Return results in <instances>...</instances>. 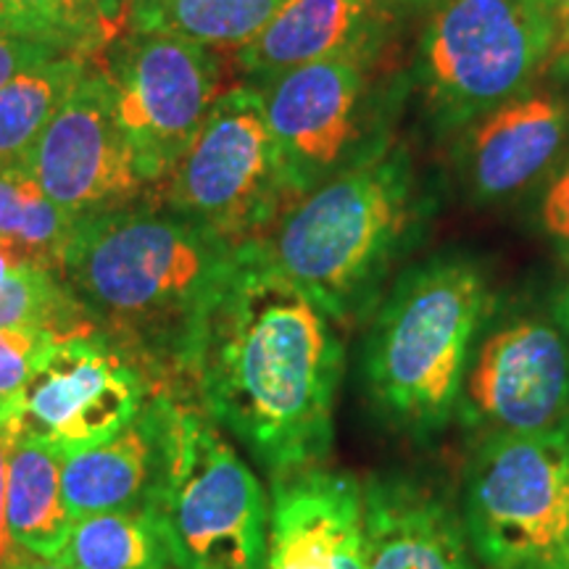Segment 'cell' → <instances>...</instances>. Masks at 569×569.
<instances>
[{
  "mask_svg": "<svg viewBox=\"0 0 569 569\" xmlns=\"http://www.w3.org/2000/svg\"><path fill=\"white\" fill-rule=\"evenodd\" d=\"M436 198L409 148L298 198L264 238V259L298 284L340 330L367 325L411 253L422 246Z\"/></svg>",
  "mask_w": 569,
  "mask_h": 569,
  "instance_id": "3957f363",
  "label": "cell"
},
{
  "mask_svg": "<svg viewBox=\"0 0 569 569\" xmlns=\"http://www.w3.org/2000/svg\"><path fill=\"white\" fill-rule=\"evenodd\" d=\"M569 146V96L532 88L457 132L453 163L472 203L493 206L543 182Z\"/></svg>",
  "mask_w": 569,
  "mask_h": 569,
  "instance_id": "5bb4252c",
  "label": "cell"
},
{
  "mask_svg": "<svg viewBox=\"0 0 569 569\" xmlns=\"http://www.w3.org/2000/svg\"><path fill=\"white\" fill-rule=\"evenodd\" d=\"M340 332L256 240L240 246L206 325L193 386L206 415L243 443L269 480L330 457L346 369Z\"/></svg>",
  "mask_w": 569,
  "mask_h": 569,
  "instance_id": "6da1fadb",
  "label": "cell"
},
{
  "mask_svg": "<svg viewBox=\"0 0 569 569\" xmlns=\"http://www.w3.org/2000/svg\"><path fill=\"white\" fill-rule=\"evenodd\" d=\"M180 396L156 498L174 569H264L269 498L201 401Z\"/></svg>",
  "mask_w": 569,
  "mask_h": 569,
  "instance_id": "ba28073f",
  "label": "cell"
},
{
  "mask_svg": "<svg viewBox=\"0 0 569 569\" xmlns=\"http://www.w3.org/2000/svg\"><path fill=\"white\" fill-rule=\"evenodd\" d=\"M459 515L486 569H549L569 530V430L478 438Z\"/></svg>",
  "mask_w": 569,
  "mask_h": 569,
  "instance_id": "30bf717a",
  "label": "cell"
},
{
  "mask_svg": "<svg viewBox=\"0 0 569 569\" xmlns=\"http://www.w3.org/2000/svg\"><path fill=\"white\" fill-rule=\"evenodd\" d=\"M240 246L163 206L159 196L80 217L61 277L101 332L153 388L196 396L206 325Z\"/></svg>",
  "mask_w": 569,
  "mask_h": 569,
  "instance_id": "7a4b0ae2",
  "label": "cell"
},
{
  "mask_svg": "<svg viewBox=\"0 0 569 569\" xmlns=\"http://www.w3.org/2000/svg\"><path fill=\"white\" fill-rule=\"evenodd\" d=\"M59 53H67V51H59V48L48 46V42L42 40L27 38V34L0 30V88H3L9 80H13L19 71L30 69L32 63L46 61Z\"/></svg>",
  "mask_w": 569,
  "mask_h": 569,
  "instance_id": "83f0119b",
  "label": "cell"
},
{
  "mask_svg": "<svg viewBox=\"0 0 569 569\" xmlns=\"http://www.w3.org/2000/svg\"><path fill=\"white\" fill-rule=\"evenodd\" d=\"M253 88L261 90L290 188L301 198L396 146L407 80L388 53L303 63Z\"/></svg>",
  "mask_w": 569,
  "mask_h": 569,
  "instance_id": "5b68a950",
  "label": "cell"
},
{
  "mask_svg": "<svg viewBox=\"0 0 569 569\" xmlns=\"http://www.w3.org/2000/svg\"><path fill=\"white\" fill-rule=\"evenodd\" d=\"M180 396L188 393L153 388L117 436L63 457V498L71 517L156 507L167 478Z\"/></svg>",
  "mask_w": 569,
  "mask_h": 569,
  "instance_id": "e0dca14e",
  "label": "cell"
},
{
  "mask_svg": "<svg viewBox=\"0 0 569 569\" xmlns=\"http://www.w3.org/2000/svg\"><path fill=\"white\" fill-rule=\"evenodd\" d=\"M11 561H13V559H11ZM9 569H13V567H9Z\"/></svg>",
  "mask_w": 569,
  "mask_h": 569,
  "instance_id": "74e56055",
  "label": "cell"
},
{
  "mask_svg": "<svg viewBox=\"0 0 569 569\" xmlns=\"http://www.w3.org/2000/svg\"><path fill=\"white\" fill-rule=\"evenodd\" d=\"M536 3L557 21L559 30L569 21V0H536Z\"/></svg>",
  "mask_w": 569,
  "mask_h": 569,
  "instance_id": "d6a6232c",
  "label": "cell"
},
{
  "mask_svg": "<svg viewBox=\"0 0 569 569\" xmlns=\"http://www.w3.org/2000/svg\"><path fill=\"white\" fill-rule=\"evenodd\" d=\"M0 30L9 32V27H6V13H3V6H0Z\"/></svg>",
  "mask_w": 569,
  "mask_h": 569,
  "instance_id": "8d00e7d4",
  "label": "cell"
},
{
  "mask_svg": "<svg viewBox=\"0 0 569 569\" xmlns=\"http://www.w3.org/2000/svg\"><path fill=\"white\" fill-rule=\"evenodd\" d=\"M546 77L559 82H569V21L559 30L557 46H553L549 67H546Z\"/></svg>",
  "mask_w": 569,
  "mask_h": 569,
  "instance_id": "f546056e",
  "label": "cell"
},
{
  "mask_svg": "<svg viewBox=\"0 0 569 569\" xmlns=\"http://www.w3.org/2000/svg\"><path fill=\"white\" fill-rule=\"evenodd\" d=\"M11 567L13 569H69V567H63L61 561H56V559H42V557H34V553L21 551L19 546H17V553H13Z\"/></svg>",
  "mask_w": 569,
  "mask_h": 569,
  "instance_id": "4dcf8cb0",
  "label": "cell"
},
{
  "mask_svg": "<svg viewBox=\"0 0 569 569\" xmlns=\"http://www.w3.org/2000/svg\"><path fill=\"white\" fill-rule=\"evenodd\" d=\"M264 569H365V490L327 465L272 480Z\"/></svg>",
  "mask_w": 569,
  "mask_h": 569,
  "instance_id": "9a60e30c",
  "label": "cell"
},
{
  "mask_svg": "<svg viewBox=\"0 0 569 569\" xmlns=\"http://www.w3.org/2000/svg\"><path fill=\"white\" fill-rule=\"evenodd\" d=\"M151 390L142 369L101 332L56 338L21 396L19 430L71 457L117 436Z\"/></svg>",
  "mask_w": 569,
  "mask_h": 569,
  "instance_id": "7c38bea8",
  "label": "cell"
},
{
  "mask_svg": "<svg viewBox=\"0 0 569 569\" xmlns=\"http://www.w3.org/2000/svg\"><path fill=\"white\" fill-rule=\"evenodd\" d=\"M365 490V569H486L443 493L411 475H372Z\"/></svg>",
  "mask_w": 569,
  "mask_h": 569,
  "instance_id": "ac0fdd59",
  "label": "cell"
},
{
  "mask_svg": "<svg viewBox=\"0 0 569 569\" xmlns=\"http://www.w3.org/2000/svg\"><path fill=\"white\" fill-rule=\"evenodd\" d=\"M56 338L40 327H0V422H19L27 382Z\"/></svg>",
  "mask_w": 569,
  "mask_h": 569,
  "instance_id": "484cf974",
  "label": "cell"
},
{
  "mask_svg": "<svg viewBox=\"0 0 569 569\" xmlns=\"http://www.w3.org/2000/svg\"><path fill=\"white\" fill-rule=\"evenodd\" d=\"M159 201L232 246L261 240L298 198L253 84L219 92Z\"/></svg>",
  "mask_w": 569,
  "mask_h": 569,
  "instance_id": "9c48e42d",
  "label": "cell"
},
{
  "mask_svg": "<svg viewBox=\"0 0 569 569\" xmlns=\"http://www.w3.org/2000/svg\"><path fill=\"white\" fill-rule=\"evenodd\" d=\"M457 422L478 438L569 430V282L490 303Z\"/></svg>",
  "mask_w": 569,
  "mask_h": 569,
  "instance_id": "52a82bcc",
  "label": "cell"
},
{
  "mask_svg": "<svg viewBox=\"0 0 569 569\" xmlns=\"http://www.w3.org/2000/svg\"><path fill=\"white\" fill-rule=\"evenodd\" d=\"M538 227L546 240L569 261V146L540 182Z\"/></svg>",
  "mask_w": 569,
  "mask_h": 569,
  "instance_id": "4316f807",
  "label": "cell"
},
{
  "mask_svg": "<svg viewBox=\"0 0 569 569\" xmlns=\"http://www.w3.org/2000/svg\"><path fill=\"white\" fill-rule=\"evenodd\" d=\"M103 3V11L106 17H109V21L117 30L124 32V24H127V9H130L132 0H101Z\"/></svg>",
  "mask_w": 569,
  "mask_h": 569,
  "instance_id": "1f68e13d",
  "label": "cell"
},
{
  "mask_svg": "<svg viewBox=\"0 0 569 569\" xmlns=\"http://www.w3.org/2000/svg\"><path fill=\"white\" fill-rule=\"evenodd\" d=\"M19 432V422H0V569H9L17 543L11 540L9 522H6V488H9V448Z\"/></svg>",
  "mask_w": 569,
  "mask_h": 569,
  "instance_id": "f1b7e54d",
  "label": "cell"
},
{
  "mask_svg": "<svg viewBox=\"0 0 569 569\" xmlns=\"http://www.w3.org/2000/svg\"><path fill=\"white\" fill-rule=\"evenodd\" d=\"M549 569H569V530H567V536H565V543H561V549L557 553V559L551 561Z\"/></svg>",
  "mask_w": 569,
  "mask_h": 569,
  "instance_id": "e575fe53",
  "label": "cell"
},
{
  "mask_svg": "<svg viewBox=\"0 0 569 569\" xmlns=\"http://www.w3.org/2000/svg\"><path fill=\"white\" fill-rule=\"evenodd\" d=\"M40 188L74 219L140 203L156 193L140 180L113 111L111 84L92 61L27 156Z\"/></svg>",
  "mask_w": 569,
  "mask_h": 569,
  "instance_id": "4fadbf2b",
  "label": "cell"
},
{
  "mask_svg": "<svg viewBox=\"0 0 569 569\" xmlns=\"http://www.w3.org/2000/svg\"><path fill=\"white\" fill-rule=\"evenodd\" d=\"M92 61L77 53L51 56L0 88V167L27 163L42 130Z\"/></svg>",
  "mask_w": 569,
  "mask_h": 569,
  "instance_id": "603a6c76",
  "label": "cell"
},
{
  "mask_svg": "<svg viewBox=\"0 0 569 569\" xmlns=\"http://www.w3.org/2000/svg\"><path fill=\"white\" fill-rule=\"evenodd\" d=\"M6 522L13 543L42 559L59 557L74 525L63 498V457L21 430L9 448Z\"/></svg>",
  "mask_w": 569,
  "mask_h": 569,
  "instance_id": "d6986e66",
  "label": "cell"
},
{
  "mask_svg": "<svg viewBox=\"0 0 569 569\" xmlns=\"http://www.w3.org/2000/svg\"><path fill=\"white\" fill-rule=\"evenodd\" d=\"M403 19L398 0H288L234 61L248 82L261 84L303 63L388 56Z\"/></svg>",
  "mask_w": 569,
  "mask_h": 569,
  "instance_id": "2e32d148",
  "label": "cell"
},
{
  "mask_svg": "<svg viewBox=\"0 0 569 569\" xmlns=\"http://www.w3.org/2000/svg\"><path fill=\"white\" fill-rule=\"evenodd\" d=\"M17 267H19V264H17V261L11 259L9 253H3V251H0V282H3L6 277H9V274H11L13 269H17Z\"/></svg>",
  "mask_w": 569,
  "mask_h": 569,
  "instance_id": "d590c367",
  "label": "cell"
},
{
  "mask_svg": "<svg viewBox=\"0 0 569 569\" xmlns=\"http://www.w3.org/2000/svg\"><path fill=\"white\" fill-rule=\"evenodd\" d=\"M56 561L69 569H172V549L156 509L77 517Z\"/></svg>",
  "mask_w": 569,
  "mask_h": 569,
  "instance_id": "44dd1931",
  "label": "cell"
},
{
  "mask_svg": "<svg viewBox=\"0 0 569 569\" xmlns=\"http://www.w3.org/2000/svg\"><path fill=\"white\" fill-rule=\"evenodd\" d=\"M101 69L140 180L159 196L222 92L217 51L174 34L124 30Z\"/></svg>",
  "mask_w": 569,
  "mask_h": 569,
  "instance_id": "8fae6325",
  "label": "cell"
},
{
  "mask_svg": "<svg viewBox=\"0 0 569 569\" xmlns=\"http://www.w3.org/2000/svg\"><path fill=\"white\" fill-rule=\"evenodd\" d=\"M490 309L488 277L467 253L403 267L367 322L361 372L377 417L430 440L457 422L475 340Z\"/></svg>",
  "mask_w": 569,
  "mask_h": 569,
  "instance_id": "277c9868",
  "label": "cell"
},
{
  "mask_svg": "<svg viewBox=\"0 0 569 569\" xmlns=\"http://www.w3.org/2000/svg\"><path fill=\"white\" fill-rule=\"evenodd\" d=\"M77 219L51 201L27 163L0 167V251L61 274Z\"/></svg>",
  "mask_w": 569,
  "mask_h": 569,
  "instance_id": "7402d4cb",
  "label": "cell"
},
{
  "mask_svg": "<svg viewBox=\"0 0 569 569\" xmlns=\"http://www.w3.org/2000/svg\"><path fill=\"white\" fill-rule=\"evenodd\" d=\"M9 32L42 40L59 51L101 59L122 34L106 17L101 0H0Z\"/></svg>",
  "mask_w": 569,
  "mask_h": 569,
  "instance_id": "cb8c5ba5",
  "label": "cell"
},
{
  "mask_svg": "<svg viewBox=\"0 0 569 569\" xmlns=\"http://www.w3.org/2000/svg\"><path fill=\"white\" fill-rule=\"evenodd\" d=\"M288 0H132L124 30L174 34L211 51H238Z\"/></svg>",
  "mask_w": 569,
  "mask_h": 569,
  "instance_id": "ffe728a7",
  "label": "cell"
},
{
  "mask_svg": "<svg viewBox=\"0 0 569 569\" xmlns=\"http://www.w3.org/2000/svg\"><path fill=\"white\" fill-rule=\"evenodd\" d=\"M436 3H440V0H398V6H401L407 17H411V13H427Z\"/></svg>",
  "mask_w": 569,
  "mask_h": 569,
  "instance_id": "836d02e7",
  "label": "cell"
},
{
  "mask_svg": "<svg viewBox=\"0 0 569 569\" xmlns=\"http://www.w3.org/2000/svg\"><path fill=\"white\" fill-rule=\"evenodd\" d=\"M0 327H40L59 338L92 330L63 277L32 264L0 282Z\"/></svg>",
  "mask_w": 569,
  "mask_h": 569,
  "instance_id": "d4e9b609",
  "label": "cell"
},
{
  "mask_svg": "<svg viewBox=\"0 0 569 569\" xmlns=\"http://www.w3.org/2000/svg\"><path fill=\"white\" fill-rule=\"evenodd\" d=\"M559 27L536 0H440L425 13L415 82L438 134H457L546 77Z\"/></svg>",
  "mask_w": 569,
  "mask_h": 569,
  "instance_id": "8992f818",
  "label": "cell"
}]
</instances>
